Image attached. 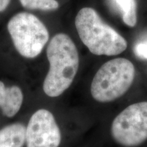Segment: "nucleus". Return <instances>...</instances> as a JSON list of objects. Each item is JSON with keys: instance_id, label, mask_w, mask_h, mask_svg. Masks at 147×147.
Wrapping results in <instances>:
<instances>
[{"instance_id": "f257e3e1", "label": "nucleus", "mask_w": 147, "mask_h": 147, "mask_svg": "<svg viewBox=\"0 0 147 147\" xmlns=\"http://www.w3.org/2000/svg\"><path fill=\"white\" fill-rule=\"evenodd\" d=\"M49 69L43 82L47 96L57 97L70 87L79 67V55L68 35L60 33L51 40L47 49Z\"/></svg>"}, {"instance_id": "f03ea898", "label": "nucleus", "mask_w": 147, "mask_h": 147, "mask_svg": "<svg viewBox=\"0 0 147 147\" xmlns=\"http://www.w3.org/2000/svg\"><path fill=\"white\" fill-rule=\"evenodd\" d=\"M75 26L82 42L93 55L114 56L122 53L127 42L115 29L104 23L94 9L82 8L75 18Z\"/></svg>"}, {"instance_id": "7ed1b4c3", "label": "nucleus", "mask_w": 147, "mask_h": 147, "mask_svg": "<svg viewBox=\"0 0 147 147\" xmlns=\"http://www.w3.org/2000/svg\"><path fill=\"white\" fill-rule=\"evenodd\" d=\"M134 64L125 58H116L101 66L91 84L93 98L100 103L113 102L125 94L135 78Z\"/></svg>"}, {"instance_id": "20e7f679", "label": "nucleus", "mask_w": 147, "mask_h": 147, "mask_svg": "<svg viewBox=\"0 0 147 147\" xmlns=\"http://www.w3.org/2000/svg\"><path fill=\"white\" fill-rule=\"evenodd\" d=\"M7 28L14 48L25 58L37 57L49 40L45 24L29 12H19L12 16Z\"/></svg>"}, {"instance_id": "39448f33", "label": "nucleus", "mask_w": 147, "mask_h": 147, "mask_svg": "<svg viewBox=\"0 0 147 147\" xmlns=\"http://www.w3.org/2000/svg\"><path fill=\"white\" fill-rule=\"evenodd\" d=\"M111 136L124 147H136L147 140V102L129 106L113 121Z\"/></svg>"}, {"instance_id": "423d86ee", "label": "nucleus", "mask_w": 147, "mask_h": 147, "mask_svg": "<svg viewBox=\"0 0 147 147\" xmlns=\"http://www.w3.org/2000/svg\"><path fill=\"white\" fill-rule=\"evenodd\" d=\"M61 142V133L53 113L44 108L36 110L26 127L27 147H58Z\"/></svg>"}, {"instance_id": "0eeeda50", "label": "nucleus", "mask_w": 147, "mask_h": 147, "mask_svg": "<svg viewBox=\"0 0 147 147\" xmlns=\"http://www.w3.org/2000/svg\"><path fill=\"white\" fill-rule=\"evenodd\" d=\"M23 97V93L19 87H7L0 80V108L3 116L8 118L14 117L21 108Z\"/></svg>"}, {"instance_id": "6e6552de", "label": "nucleus", "mask_w": 147, "mask_h": 147, "mask_svg": "<svg viewBox=\"0 0 147 147\" xmlns=\"http://www.w3.org/2000/svg\"><path fill=\"white\" fill-rule=\"evenodd\" d=\"M26 127L14 123L0 129V147H23L25 143Z\"/></svg>"}, {"instance_id": "1a4fd4ad", "label": "nucleus", "mask_w": 147, "mask_h": 147, "mask_svg": "<svg viewBox=\"0 0 147 147\" xmlns=\"http://www.w3.org/2000/svg\"><path fill=\"white\" fill-rule=\"evenodd\" d=\"M122 14L125 24L134 27L137 23L136 1V0H114Z\"/></svg>"}, {"instance_id": "9d476101", "label": "nucleus", "mask_w": 147, "mask_h": 147, "mask_svg": "<svg viewBox=\"0 0 147 147\" xmlns=\"http://www.w3.org/2000/svg\"><path fill=\"white\" fill-rule=\"evenodd\" d=\"M19 1L23 7L28 10L52 11L59 7L56 0H19Z\"/></svg>"}, {"instance_id": "9b49d317", "label": "nucleus", "mask_w": 147, "mask_h": 147, "mask_svg": "<svg viewBox=\"0 0 147 147\" xmlns=\"http://www.w3.org/2000/svg\"><path fill=\"white\" fill-rule=\"evenodd\" d=\"M134 53L138 57L147 59V38L140 40L136 44Z\"/></svg>"}, {"instance_id": "f8f14e48", "label": "nucleus", "mask_w": 147, "mask_h": 147, "mask_svg": "<svg viewBox=\"0 0 147 147\" xmlns=\"http://www.w3.org/2000/svg\"><path fill=\"white\" fill-rule=\"evenodd\" d=\"M10 1L11 0H0V12H2L6 10Z\"/></svg>"}]
</instances>
